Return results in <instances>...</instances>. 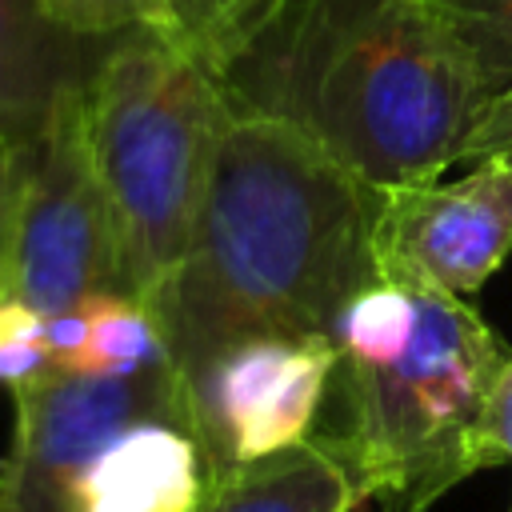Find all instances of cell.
<instances>
[{
    "instance_id": "1",
    "label": "cell",
    "mask_w": 512,
    "mask_h": 512,
    "mask_svg": "<svg viewBox=\"0 0 512 512\" xmlns=\"http://www.w3.org/2000/svg\"><path fill=\"white\" fill-rule=\"evenodd\" d=\"M380 208V188L300 132L228 104L188 252L152 312L176 376L256 336L332 340L344 304L384 280Z\"/></svg>"
},
{
    "instance_id": "2",
    "label": "cell",
    "mask_w": 512,
    "mask_h": 512,
    "mask_svg": "<svg viewBox=\"0 0 512 512\" xmlns=\"http://www.w3.org/2000/svg\"><path fill=\"white\" fill-rule=\"evenodd\" d=\"M224 96L396 192L464 160L492 76L428 0H288L224 72Z\"/></svg>"
},
{
    "instance_id": "3",
    "label": "cell",
    "mask_w": 512,
    "mask_h": 512,
    "mask_svg": "<svg viewBox=\"0 0 512 512\" xmlns=\"http://www.w3.org/2000/svg\"><path fill=\"white\" fill-rule=\"evenodd\" d=\"M332 348L312 440L348 472L360 504L428 512L504 464L488 440V400L512 348L464 296L384 276L344 304Z\"/></svg>"
},
{
    "instance_id": "4",
    "label": "cell",
    "mask_w": 512,
    "mask_h": 512,
    "mask_svg": "<svg viewBox=\"0 0 512 512\" xmlns=\"http://www.w3.org/2000/svg\"><path fill=\"white\" fill-rule=\"evenodd\" d=\"M224 80L152 36L108 40L84 76V120L120 248L124 296L156 312L208 184Z\"/></svg>"
},
{
    "instance_id": "5",
    "label": "cell",
    "mask_w": 512,
    "mask_h": 512,
    "mask_svg": "<svg viewBox=\"0 0 512 512\" xmlns=\"http://www.w3.org/2000/svg\"><path fill=\"white\" fill-rule=\"evenodd\" d=\"M92 292H124V276L76 80L0 152V296L56 316Z\"/></svg>"
},
{
    "instance_id": "6",
    "label": "cell",
    "mask_w": 512,
    "mask_h": 512,
    "mask_svg": "<svg viewBox=\"0 0 512 512\" xmlns=\"http://www.w3.org/2000/svg\"><path fill=\"white\" fill-rule=\"evenodd\" d=\"M156 412L188 416L172 364L136 376L48 368L12 388V440L0 456V512H72L88 456L124 424Z\"/></svg>"
},
{
    "instance_id": "7",
    "label": "cell",
    "mask_w": 512,
    "mask_h": 512,
    "mask_svg": "<svg viewBox=\"0 0 512 512\" xmlns=\"http://www.w3.org/2000/svg\"><path fill=\"white\" fill-rule=\"evenodd\" d=\"M332 368L336 348L328 336H256L184 376L188 424L208 480L304 444L320 420Z\"/></svg>"
},
{
    "instance_id": "8",
    "label": "cell",
    "mask_w": 512,
    "mask_h": 512,
    "mask_svg": "<svg viewBox=\"0 0 512 512\" xmlns=\"http://www.w3.org/2000/svg\"><path fill=\"white\" fill-rule=\"evenodd\" d=\"M376 252L388 280L476 296L512 252V152L484 156L448 184L384 192Z\"/></svg>"
},
{
    "instance_id": "9",
    "label": "cell",
    "mask_w": 512,
    "mask_h": 512,
    "mask_svg": "<svg viewBox=\"0 0 512 512\" xmlns=\"http://www.w3.org/2000/svg\"><path fill=\"white\" fill-rule=\"evenodd\" d=\"M208 464L180 412H156L112 432L84 464L72 512H196Z\"/></svg>"
},
{
    "instance_id": "10",
    "label": "cell",
    "mask_w": 512,
    "mask_h": 512,
    "mask_svg": "<svg viewBox=\"0 0 512 512\" xmlns=\"http://www.w3.org/2000/svg\"><path fill=\"white\" fill-rule=\"evenodd\" d=\"M76 40L152 36L224 80L236 56L288 0H40Z\"/></svg>"
},
{
    "instance_id": "11",
    "label": "cell",
    "mask_w": 512,
    "mask_h": 512,
    "mask_svg": "<svg viewBox=\"0 0 512 512\" xmlns=\"http://www.w3.org/2000/svg\"><path fill=\"white\" fill-rule=\"evenodd\" d=\"M104 44L68 36L40 0H0V152L36 132Z\"/></svg>"
},
{
    "instance_id": "12",
    "label": "cell",
    "mask_w": 512,
    "mask_h": 512,
    "mask_svg": "<svg viewBox=\"0 0 512 512\" xmlns=\"http://www.w3.org/2000/svg\"><path fill=\"white\" fill-rule=\"evenodd\" d=\"M356 504L348 472L308 436L296 448L212 476L196 512H352Z\"/></svg>"
},
{
    "instance_id": "13",
    "label": "cell",
    "mask_w": 512,
    "mask_h": 512,
    "mask_svg": "<svg viewBox=\"0 0 512 512\" xmlns=\"http://www.w3.org/2000/svg\"><path fill=\"white\" fill-rule=\"evenodd\" d=\"M168 364L160 320L124 292H92V336L72 372L80 376H136Z\"/></svg>"
},
{
    "instance_id": "14",
    "label": "cell",
    "mask_w": 512,
    "mask_h": 512,
    "mask_svg": "<svg viewBox=\"0 0 512 512\" xmlns=\"http://www.w3.org/2000/svg\"><path fill=\"white\" fill-rule=\"evenodd\" d=\"M428 4L460 28V36L476 48L496 88L512 68V0H428Z\"/></svg>"
},
{
    "instance_id": "15",
    "label": "cell",
    "mask_w": 512,
    "mask_h": 512,
    "mask_svg": "<svg viewBox=\"0 0 512 512\" xmlns=\"http://www.w3.org/2000/svg\"><path fill=\"white\" fill-rule=\"evenodd\" d=\"M44 324H48V316L28 308L24 300L0 296V384L8 392L52 368Z\"/></svg>"
},
{
    "instance_id": "16",
    "label": "cell",
    "mask_w": 512,
    "mask_h": 512,
    "mask_svg": "<svg viewBox=\"0 0 512 512\" xmlns=\"http://www.w3.org/2000/svg\"><path fill=\"white\" fill-rule=\"evenodd\" d=\"M500 152H512V68L504 72V80L492 88L488 104H484V116L464 148V160H484V156H500Z\"/></svg>"
},
{
    "instance_id": "17",
    "label": "cell",
    "mask_w": 512,
    "mask_h": 512,
    "mask_svg": "<svg viewBox=\"0 0 512 512\" xmlns=\"http://www.w3.org/2000/svg\"><path fill=\"white\" fill-rule=\"evenodd\" d=\"M488 440L496 444L500 460L512 464V356L500 368L492 400H488ZM508 512H512V504H508Z\"/></svg>"
}]
</instances>
